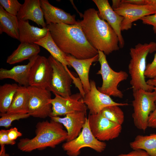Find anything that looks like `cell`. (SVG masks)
<instances>
[{"label": "cell", "mask_w": 156, "mask_h": 156, "mask_svg": "<svg viewBox=\"0 0 156 156\" xmlns=\"http://www.w3.org/2000/svg\"><path fill=\"white\" fill-rule=\"evenodd\" d=\"M29 100L27 87L19 86L7 113H28Z\"/></svg>", "instance_id": "cb8c5ba5"}, {"label": "cell", "mask_w": 156, "mask_h": 156, "mask_svg": "<svg viewBox=\"0 0 156 156\" xmlns=\"http://www.w3.org/2000/svg\"><path fill=\"white\" fill-rule=\"evenodd\" d=\"M98 51V60L100 65V70L96 74L101 75L103 83L101 87L97 88L101 92L109 96L122 98L123 94L118 88L121 81L126 80L128 76L125 71L116 72L110 67L107 60L106 55L101 51Z\"/></svg>", "instance_id": "52a82bcc"}, {"label": "cell", "mask_w": 156, "mask_h": 156, "mask_svg": "<svg viewBox=\"0 0 156 156\" xmlns=\"http://www.w3.org/2000/svg\"><path fill=\"white\" fill-rule=\"evenodd\" d=\"M35 136L31 139L20 140L18 148L24 152H29L36 149L42 150L47 147L55 148L66 140L67 133L61 124L51 120L38 122L36 125Z\"/></svg>", "instance_id": "3957f363"}, {"label": "cell", "mask_w": 156, "mask_h": 156, "mask_svg": "<svg viewBox=\"0 0 156 156\" xmlns=\"http://www.w3.org/2000/svg\"><path fill=\"white\" fill-rule=\"evenodd\" d=\"M121 3V0H112V8L113 9L118 8Z\"/></svg>", "instance_id": "ab89813d"}, {"label": "cell", "mask_w": 156, "mask_h": 156, "mask_svg": "<svg viewBox=\"0 0 156 156\" xmlns=\"http://www.w3.org/2000/svg\"><path fill=\"white\" fill-rule=\"evenodd\" d=\"M146 82L148 85L153 87L154 90H156V76L148 79Z\"/></svg>", "instance_id": "f35d334b"}, {"label": "cell", "mask_w": 156, "mask_h": 156, "mask_svg": "<svg viewBox=\"0 0 156 156\" xmlns=\"http://www.w3.org/2000/svg\"><path fill=\"white\" fill-rule=\"evenodd\" d=\"M40 2L47 25L60 23L72 25L77 23L75 15L51 5L47 0H40Z\"/></svg>", "instance_id": "e0dca14e"}, {"label": "cell", "mask_w": 156, "mask_h": 156, "mask_svg": "<svg viewBox=\"0 0 156 156\" xmlns=\"http://www.w3.org/2000/svg\"><path fill=\"white\" fill-rule=\"evenodd\" d=\"M0 4L7 12L16 16L22 5L17 0H0Z\"/></svg>", "instance_id": "f546056e"}, {"label": "cell", "mask_w": 156, "mask_h": 156, "mask_svg": "<svg viewBox=\"0 0 156 156\" xmlns=\"http://www.w3.org/2000/svg\"><path fill=\"white\" fill-rule=\"evenodd\" d=\"M16 16L18 20H31L42 28H47L40 0H25Z\"/></svg>", "instance_id": "d6986e66"}, {"label": "cell", "mask_w": 156, "mask_h": 156, "mask_svg": "<svg viewBox=\"0 0 156 156\" xmlns=\"http://www.w3.org/2000/svg\"><path fill=\"white\" fill-rule=\"evenodd\" d=\"M129 145L133 150H143L151 156H156V133L138 135Z\"/></svg>", "instance_id": "484cf974"}, {"label": "cell", "mask_w": 156, "mask_h": 156, "mask_svg": "<svg viewBox=\"0 0 156 156\" xmlns=\"http://www.w3.org/2000/svg\"><path fill=\"white\" fill-rule=\"evenodd\" d=\"M119 106L116 105L108 106L103 108L100 112L109 120L122 125L124 120V115Z\"/></svg>", "instance_id": "83f0119b"}, {"label": "cell", "mask_w": 156, "mask_h": 156, "mask_svg": "<svg viewBox=\"0 0 156 156\" xmlns=\"http://www.w3.org/2000/svg\"><path fill=\"white\" fill-rule=\"evenodd\" d=\"M40 51L39 46L35 44L21 43L17 49L8 57L6 62L11 65L29 60L38 55Z\"/></svg>", "instance_id": "7402d4cb"}, {"label": "cell", "mask_w": 156, "mask_h": 156, "mask_svg": "<svg viewBox=\"0 0 156 156\" xmlns=\"http://www.w3.org/2000/svg\"></svg>", "instance_id": "b9f144b4"}, {"label": "cell", "mask_w": 156, "mask_h": 156, "mask_svg": "<svg viewBox=\"0 0 156 156\" xmlns=\"http://www.w3.org/2000/svg\"><path fill=\"white\" fill-rule=\"evenodd\" d=\"M99 11L94 8L86 10L83 19L77 21L90 44L105 55L119 50V40L109 24L99 16Z\"/></svg>", "instance_id": "7a4b0ae2"}, {"label": "cell", "mask_w": 156, "mask_h": 156, "mask_svg": "<svg viewBox=\"0 0 156 156\" xmlns=\"http://www.w3.org/2000/svg\"><path fill=\"white\" fill-rule=\"evenodd\" d=\"M53 69L48 58L38 55L31 68L29 86L48 89L50 86Z\"/></svg>", "instance_id": "7c38bea8"}, {"label": "cell", "mask_w": 156, "mask_h": 156, "mask_svg": "<svg viewBox=\"0 0 156 156\" xmlns=\"http://www.w3.org/2000/svg\"><path fill=\"white\" fill-rule=\"evenodd\" d=\"M156 51V43H139L130 49L131 59L128 66L131 76L130 83L133 90L142 89L148 91L154 90L153 87L147 84L144 73L146 68V60L149 53Z\"/></svg>", "instance_id": "277c9868"}, {"label": "cell", "mask_w": 156, "mask_h": 156, "mask_svg": "<svg viewBox=\"0 0 156 156\" xmlns=\"http://www.w3.org/2000/svg\"><path fill=\"white\" fill-rule=\"evenodd\" d=\"M4 32L12 38L19 40L18 20L17 16L7 12L0 5V34Z\"/></svg>", "instance_id": "603a6c76"}, {"label": "cell", "mask_w": 156, "mask_h": 156, "mask_svg": "<svg viewBox=\"0 0 156 156\" xmlns=\"http://www.w3.org/2000/svg\"><path fill=\"white\" fill-rule=\"evenodd\" d=\"M86 112H77L68 114L63 118L50 117L51 120L60 123L66 128L67 133L66 141L76 138L81 132L87 118Z\"/></svg>", "instance_id": "2e32d148"}, {"label": "cell", "mask_w": 156, "mask_h": 156, "mask_svg": "<svg viewBox=\"0 0 156 156\" xmlns=\"http://www.w3.org/2000/svg\"><path fill=\"white\" fill-rule=\"evenodd\" d=\"M98 54L87 59H79L69 54L66 55V60L77 73L85 93L90 90V87L89 74L92 63L98 60Z\"/></svg>", "instance_id": "ac0fdd59"}, {"label": "cell", "mask_w": 156, "mask_h": 156, "mask_svg": "<svg viewBox=\"0 0 156 156\" xmlns=\"http://www.w3.org/2000/svg\"><path fill=\"white\" fill-rule=\"evenodd\" d=\"M19 86L16 83H5L0 86V113L7 112Z\"/></svg>", "instance_id": "4316f807"}, {"label": "cell", "mask_w": 156, "mask_h": 156, "mask_svg": "<svg viewBox=\"0 0 156 156\" xmlns=\"http://www.w3.org/2000/svg\"><path fill=\"white\" fill-rule=\"evenodd\" d=\"M145 5L152 6L156 12V0H145Z\"/></svg>", "instance_id": "74e56055"}, {"label": "cell", "mask_w": 156, "mask_h": 156, "mask_svg": "<svg viewBox=\"0 0 156 156\" xmlns=\"http://www.w3.org/2000/svg\"><path fill=\"white\" fill-rule=\"evenodd\" d=\"M89 125L94 136L102 142L115 139L122 130V125L114 123L103 116L101 113L89 115Z\"/></svg>", "instance_id": "30bf717a"}, {"label": "cell", "mask_w": 156, "mask_h": 156, "mask_svg": "<svg viewBox=\"0 0 156 156\" xmlns=\"http://www.w3.org/2000/svg\"><path fill=\"white\" fill-rule=\"evenodd\" d=\"M117 156H151L145 151L142 149L133 150L127 154H121Z\"/></svg>", "instance_id": "836d02e7"}, {"label": "cell", "mask_w": 156, "mask_h": 156, "mask_svg": "<svg viewBox=\"0 0 156 156\" xmlns=\"http://www.w3.org/2000/svg\"><path fill=\"white\" fill-rule=\"evenodd\" d=\"M140 20L144 24L153 26L154 32L156 34V13L144 16Z\"/></svg>", "instance_id": "d6a6232c"}, {"label": "cell", "mask_w": 156, "mask_h": 156, "mask_svg": "<svg viewBox=\"0 0 156 156\" xmlns=\"http://www.w3.org/2000/svg\"><path fill=\"white\" fill-rule=\"evenodd\" d=\"M148 127L156 128V106L154 110L150 114L148 122Z\"/></svg>", "instance_id": "d590c367"}, {"label": "cell", "mask_w": 156, "mask_h": 156, "mask_svg": "<svg viewBox=\"0 0 156 156\" xmlns=\"http://www.w3.org/2000/svg\"><path fill=\"white\" fill-rule=\"evenodd\" d=\"M144 75L145 77L150 79L156 76V53L152 62L146 66Z\"/></svg>", "instance_id": "4dcf8cb0"}, {"label": "cell", "mask_w": 156, "mask_h": 156, "mask_svg": "<svg viewBox=\"0 0 156 156\" xmlns=\"http://www.w3.org/2000/svg\"><path fill=\"white\" fill-rule=\"evenodd\" d=\"M0 126L8 128L11 126L15 120L27 118L30 116L28 114H8L0 113Z\"/></svg>", "instance_id": "f1b7e54d"}, {"label": "cell", "mask_w": 156, "mask_h": 156, "mask_svg": "<svg viewBox=\"0 0 156 156\" xmlns=\"http://www.w3.org/2000/svg\"><path fill=\"white\" fill-rule=\"evenodd\" d=\"M53 69V74L50 87L48 90L64 97L72 94L71 86L73 81L83 96L85 94L80 79L70 74L63 65L51 55L48 58Z\"/></svg>", "instance_id": "5b68a950"}, {"label": "cell", "mask_w": 156, "mask_h": 156, "mask_svg": "<svg viewBox=\"0 0 156 156\" xmlns=\"http://www.w3.org/2000/svg\"><path fill=\"white\" fill-rule=\"evenodd\" d=\"M19 40L21 43H34L47 34L49 29L31 25L29 21L18 20Z\"/></svg>", "instance_id": "44dd1931"}, {"label": "cell", "mask_w": 156, "mask_h": 156, "mask_svg": "<svg viewBox=\"0 0 156 156\" xmlns=\"http://www.w3.org/2000/svg\"><path fill=\"white\" fill-rule=\"evenodd\" d=\"M0 156H10L9 154L6 153L5 145L1 146Z\"/></svg>", "instance_id": "60d3db41"}, {"label": "cell", "mask_w": 156, "mask_h": 156, "mask_svg": "<svg viewBox=\"0 0 156 156\" xmlns=\"http://www.w3.org/2000/svg\"><path fill=\"white\" fill-rule=\"evenodd\" d=\"M28 113L33 117L45 118L52 112L51 93L47 89L29 86Z\"/></svg>", "instance_id": "9c48e42d"}, {"label": "cell", "mask_w": 156, "mask_h": 156, "mask_svg": "<svg viewBox=\"0 0 156 156\" xmlns=\"http://www.w3.org/2000/svg\"><path fill=\"white\" fill-rule=\"evenodd\" d=\"M106 144L97 140L93 135L89 127L87 118L82 130L75 139L63 144L62 147L68 156H78L81 149L89 147L98 153H101L105 149Z\"/></svg>", "instance_id": "ba28073f"}, {"label": "cell", "mask_w": 156, "mask_h": 156, "mask_svg": "<svg viewBox=\"0 0 156 156\" xmlns=\"http://www.w3.org/2000/svg\"><path fill=\"white\" fill-rule=\"evenodd\" d=\"M38 55L30 59L27 64L15 66L10 69L1 68L0 79H10L18 83L19 86H28L30 70Z\"/></svg>", "instance_id": "ffe728a7"}, {"label": "cell", "mask_w": 156, "mask_h": 156, "mask_svg": "<svg viewBox=\"0 0 156 156\" xmlns=\"http://www.w3.org/2000/svg\"><path fill=\"white\" fill-rule=\"evenodd\" d=\"M90 88L83 97V101L89 109L90 114H96L106 107L111 105L124 106L127 103H118L114 101L109 96L100 92L96 87L94 80L90 81Z\"/></svg>", "instance_id": "5bb4252c"}, {"label": "cell", "mask_w": 156, "mask_h": 156, "mask_svg": "<svg viewBox=\"0 0 156 156\" xmlns=\"http://www.w3.org/2000/svg\"><path fill=\"white\" fill-rule=\"evenodd\" d=\"M8 130L1 129L0 131V145H14L16 144L15 140H10L8 138Z\"/></svg>", "instance_id": "1f68e13d"}, {"label": "cell", "mask_w": 156, "mask_h": 156, "mask_svg": "<svg viewBox=\"0 0 156 156\" xmlns=\"http://www.w3.org/2000/svg\"><path fill=\"white\" fill-rule=\"evenodd\" d=\"M51 100L52 112L50 117L59 116L77 112H86L87 107L79 93L71 94L67 97L54 94Z\"/></svg>", "instance_id": "8fae6325"}, {"label": "cell", "mask_w": 156, "mask_h": 156, "mask_svg": "<svg viewBox=\"0 0 156 156\" xmlns=\"http://www.w3.org/2000/svg\"><path fill=\"white\" fill-rule=\"evenodd\" d=\"M34 44L40 46L47 50L51 56L62 63L67 71L70 74L73 75L67 67V66L69 67L71 66L66 60L65 56L66 54L62 51L56 44L49 30L45 37L35 42Z\"/></svg>", "instance_id": "d4e9b609"}, {"label": "cell", "mask_w": 156, "mask_h": 156, "mask_svg": "<svg viewBox=\"0 0 156 156\" xmlns=\"http://www.w3.org/2000/svg\"><path fill=\"white\" fill-rule=\"evenodd\" d=\"M121 2L134 5H145V0H122Z\"/></svg>", "instance_id": "8d00e7d4"}, {"label": "cell", "mask_w": 156, "mask_h": 156, "mask_svg": "<svg viewBox=\"0 0 156 156\" xmlns=\"http://www.w3.org/2000/svg\"><path fill=\"white\" fill-rule=\"evenodd\" d=\"M22 135V134L19 131L16 127L11 128L8 130V136L9 139L10 140H15Z\"/></svg>", "instance_id": "e575fe53"}, {"label": "cell", "mask_w": 156, "mask_h": 156, "mask_svg": "<svg viewBox=\"0 0 156 156\" xmlns=\"http://www.w3.org/2000/svg\"><path fill=\"white\" fill-rule=\"evenodd\" d=\"M99 10V17L106 21L114 31L119 40L120 48L123 47L125 41L121 32L123 17L116 13L110 6L107 0H93Z\"/></svg>", "instance_id": "9a60e30c"}, {"label": "cell", "mask_w": 156, "mask_h": 156, "mask_svg": "<svg viewBox=\"0 0 156 156\" xmlns=\"http://www.w3.org/2000/svg\"><path fill=\"white\" fill-rule=\"evenodd\" d=\"M113 10L124 18L121 24V31L131 29L133 23L142 18L156 13L150 5H134L121 2L118 8Z\"/></svg>", "instance_id": "4fadbf2b"}, {"label": "cell", "mask_w": 156, "mask_h": 156, "mask_svg": "<svg viewBox=\"0 0 156 156\" xmlns=\"http://www.w3.org/2000/svg\"><path fill=\"white\" fill-rule=\"evenodd\" d=\"M47 27L56 44L66 54L79 59L91 58L98 54V51L88 41L78 22L72 25L51 24Z\"/></svg>", "instance_id": "6da1fadb"}, {"label": "cell", "mask_w": 156, "mask_h": 156, "mask_svg": "<svg viewBox=\"0 0 156 156\" xmlns=\"http://www.w3.org/2000/svg\"><path fill=\"white\" fill-rule=\"evenodd\" d=\"M133 91V123L138 129L144 131L148 127L150 114L156 107V90L148 91L139 89Z\"/></svg>", "instance_id": "8992f818"}]
</instances>
